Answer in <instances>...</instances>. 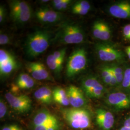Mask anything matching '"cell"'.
<instances>
[{
    "mask_svg": "<svg viewBox=\"0 0 130 130\" xmlns=\"http://www.w3.org/2000/svg\"><path fill=\"white\" fill-rule=\"evenodd\" d=\"M52 35L45 29H36L30 33L25 43V51L28 57L34 58L44 53L49 47Z\"/></svg>",
    "mask_w": 130,
    "mask_h": 130,
    "instance_id": "1",
    "label": "cell"
},
{
    "mask_svg": "<svg viewBox=\"0 0 130 130\" xmlns=\"http://www.w3.org/2000/svg\"><path fill=\"white\" fill-rule=\"evenodd\" d=\"M84 31L77 24L69 23L63 24L56 34L54 39L55 42L63 44H79L84 42Z\"/></svg>",
    "mask_w": 130,
    "mask_h": 130,
    "instance_id": "2",
    "label": "cell"
},
{
    "mask_svg": "<svg viewBox=\"0 0 130 130\" xmlns=\"http://www.w3.org/2000/svg\"><path fill=\"white\" fill-rule=\"evenodd\" d=\"M65 121L70 127L76 129L88 128L91 126V119L87 110L82 108H69L62 110Z\"/></svg>",
    "mask_w": 130,
    "mask_h": 130,
    "instance_id": "3",
    "label": "cell"
},
{
    "mask_svg": "<svg viewBox=\"0 0 130 130\" xmlns=\"http://www.w3.org/2000/svg\"><path fill=\"white\" fill-rule=\"evenodd\" d=\"M87 54L85 50L78 48L70 55L66 66V75L73 78L85 70L87 65Z\"/></svg>",
    "mask_w": 130,
    "mask_h": 130,
    "instance_id": "4",
    "label": "cell"
},
{
    "mask_svg": "<svg viewBox=\"0 0 130 130\" xmlns=\"http://www.w3.org/2000/svg\"><path fill=\"white\" fill-rule=\"evenodd\" d=\"M95 51L99 58L104 62L121 60L124 58V54L121 50L107 43H98Z\"/></svg>",
    "mask_w": 130,
    "mask_h": 130,
    "instance_id": "5",
    "label": "cell"
},
{
    "mask_svg": "<svg viewBox=\"0 0 130 130\" xmlns=\"http://www.w3.org/2000/svg\"><path fill=\"white\" fill-rule=\"evenodd\" d=\"M5 98L12 108L19 113L27 112L31 107V100L26 95L15 96L12 93H7Z\"/></svg>",
    "mask_w": 130,
    "mask_h": 130,
    "instance_id": "6",
    "label": "cell"
},
{
    "mask_svg": "<svg viewBox=\"0 0 130 130\" xmlns=\"http://www.w3.org/2000/svg\"><path fill=\"white\" fill-rule=\"evenodd\" d=\"M26 69L34 79L38 80H54L45 66L41 62H28L26 64Z\"/></svg>",
    "mask_w": 130,
    "mask_h": 130,
    "instance_id": "7",
    "label": "cell"
},
{
    "mask_svg": "<svg viewBox=\"0 0 130 130\" xmlns=\"http://www.w3.org/2000/svg\"><path fill=\"white\" fill-rule=\"evenodd\" d=\"M109 106L116 109H123L130 107V95L122 92L109 93L106 100Z\"/></svg>",
    "mask_w": 130,
    "mask_h": 130,
    "instance_id": "8",
    "label": "cell"
},
{
    "mask_svg": "<svg viewBox=\"0 0 130 130\" xmlns=\"http://www.w3.org/2000/svg\"><path fill=\"white\" fill-rule=\"evenodd\" d=\"M35 15L38 20L43 24H54L62 19L60 12L46 7H40L36 10Z\"/></svg>",
    "mask_w": 130,
    "mask_h": 130,
    "instance_id": "9",
    "label": "cell"
},
{
    "mask_svg": "<svg viewBox=\"0 0 130 130\" xmlns=\"http://www.w3.org/2000/svg\"><path fill=\"white\" fill-rule=\"evenodd\" d=\"M70 105L72 107L82 108L86 104V99L83 91L77 86L71 85L66 90Z\"/></svg>",
    "mask_w": 130,
    "mask_h": 130,
    "instance_id": "10",
    "label": "cell"
},
{
    "mask_svg": "<svg viewBox=\"0 0 130 130\" xmlns=\"http://www.w3.org/2000/svg\"><path fill=\"white\" fill-rule=\"evenodd\" d=\"M96 122L102 130H110L114 124L112 113L106 109L98 108L96 111Z\"/></svg>",
    "mask_w": 130,
    "mask_h": 130,
    "instance_id": "11",
    "label": "cell"
},
{
    "mask_svg": "<svg viewBox=\"0 0 130 130\" xmlns=\"http://www.w3.org/2000/svg\"><path fill=\"white\" fill-rule=\"evenodd\" d=\"M108 12L112 17L117 19H130V3L121 1L111 5Z\"/></svg>",
    "mask_w": 130,
    "mask_h": 130,
    "instance_id": "12",
    "label": "cell"
},
{
    "mask_svg": "<svg viewBox=\"0 0 130 130\" xmlns=\"http://www.w3.org/2000/svg\"><path fill=\"white\" fill-rule=\"evenodd\" d=\"M58 124H60L58 119L50 112L45 109L37 112L33 119V126Z\"/></svg>",
    "mask_w": 130,
    "mask_h": 130,
    "instance_id": "13",
    "label": "cell"
},
{
    "mask_svg": "<svg viewBox=\"0 0 130 130\" xmlns=\"http://www.w3.org/2000/svg\"><path fill=\"white\" fill-rule=\"evenodd\" d=\"M35 98L41 103L50 105L53 102V94L51 89L48 86H42L34 93Z\"/></svg>",
    "mask_w": 130,
    "mask_h": 130,
    "instance_id": "14",
    "label": "cell"
},
{
    "mask_svg": "<svg viewBox=\"0 0 130 130\" xmlns=\"http://www.w3.org/2000/svg\"><path fill=\"white\" fill-rule=\"evenodd\" d=\"M81 86L84 92L93 89L106 91L102 84L97 78L94 77L90 76L84 78L81 82Z\"/></svg>",
    "mask_w": 130,
    "mask_h": 130,
    "instance_id": "15",
    "label": "cell"
},
{
    "mask_svg": "<svg viewBox=\"0 0 130 130\" xmlns=\"http://www.w3.org/2000/svg\"><path fill=\"white\" fill-rule=\"evenodd\" d=\"M10 15L31 11V7L27 2L24 1L14 0L10 2Z\"/></svg>",
    "mask_w": 130,
    "mask_h": 130,
    "instance_id": "16",
    "label": "cell"
},
{
    "mask_svg": "<svg viewBox=\"0 0 130 130\" xmlns=\"http://www.w3.org/2000/svg\"><path fill=\"white\" fill-rule=\"evenodd\" d=\"M34 79L28 74L22 73L19 75L16 80V84L19 88L29 89L32 88L35 85Z\"/></svg>",
    "mask_w": 130,
    "mask_h": 130,
    "instance_id": "17",
    "label": "cell"
},
{
    "mask_svg": "<svg viewBox=\"0 0 130 130\" xmlns=\"http://www.w3.org/2000/svg\"><path fill=\"white\" fill-rule=\"evenodd\" d=\"M54 101L63 106L70 105L66 90L61 87H56L53 91Z\"/></svg>",
    "mask_w": 130,
    "mask_h": 130,
    "instance_id": "18",
    "label": "cell"
},
{
    "mask_svg": "<svg viewBox=\"0 0 130 130\" xmlns=\"http://www.w3.org/2000/svg\"><path fill=\"white\" fill-rule=\"evenodd\" d=\"M18 68V62L14 58L0 64V75L1 78L6 77L12 73Z\"/></svg>",
    "mask_w": 130,
    "mask_h": 130,
    "instance_id": "19",
    "label": "cell"
},
{
    "mask_svg": "<svg viewBox=\"0 0 130 130\" xmlns=\"http://www.w3.org/2000/svg\"><path fill=\"white\" fill-rule=\"evenodd\" d=\"M63 63L56 60L52 54L49 55L47 57V65L54 74L56 76H59L60 75L62 70Z\"/></svg>",
    "mask_w": 130,
    "mask_h": 130,
    "instance_id": "20",
    "label": "cell"
},
{
    "mask_svg": "<svg viewBox=\"0 0 130 130\" xmlns=\"http://www.w3.org/2000/svg\"><path fill=\"white\" fill-rule=\"evenodd\" d=\"M32 11H28L11 15L13 21L16 23L24 24L28 21L31 18Z\"/></svg>",
    "mask_w": 130,
    "mask_h": 130,
    "instance_id": "21",
    "label": "cell"
},
{
    "mask_svg": "<svg viewBox=\"0 0 130 130\" xmlns=\"http://www.w3.org/2000/svg\"><path fill=\"white\" fill-rule=\"evenodd\" d=\"M71 0H54L51 1L54 8L57 12H63L67 9L72 3Z\"/></svg>",
    "mask_w": 130,
    "mask_h": 130,
    "instance_id": "22",
    "label": "cell"
},
{
    "mask_svg": "<svg viewBox=\"0 0 130 130\" xmlns=\"http://www.w3.org/2000/svg\"><path fill=\"white\" fill-rule=\"evenodd\" d=\"M113 73L109 66L103 67L101 69V75L103 82L107 85H110Z\"/></svg>",
    "mask_w": 130,
    "mask_h": 130,
    "instance_id": "23",
    "label": "cell"
},
{
    "mask_svg": "<svg viewBox=\"0 0 130 130\" xmlns=\"http://www.w3.org/2000/svg\"><path fill=\"white\" fill-rule=\"evenodd\" d=\"M109 67L113 74L114 75L115 78H116L118 84H121L123 80L124 71L123 70L121 67L118 65H113Z\"/></svg>",
    "mask_w": 130,
    "mask_h": 130,
    "instance_id": "24",
    "label": "cell"
},
{
    "mask_svg": "<svg viewBox=\"0 0 130 130\" xmlns=\"http://www.w3.org/2000/svg\"><path fill=\"white\" fill-rule=\"evenodd\" d=\"M111 36V31L110 28L105 22H101V32L100 40L102 41H107L110 39Z\"/></svg>",
    "mask_w": 130,
    "mask_h": 130,
    "instance_id": "25",
    "label": "cell"
},
{
    "mask_svg": "<svg viewBox=\"0 0 130 130\" xmlns=\"http://www.w3.org/2000/svg\"><path fill=\"white\" fill-rule=\"evenodd\" d=\"M14 57L9 52L1 49L0 50V64L14 59Z\"/></svg>",
    "mask_w": 130,
    "mask_h": 130,
    "instance_id": "26",
    "label": "cell"
},
{
    "mask_svg": "<svg viewBox=\"0 0 130 130\" xmlns=\"http://www.w3.org/2000/svg\"><path fill=\"white\" fill-rule=\"evenodd\" d=\"M121 85L123 88L130 90V67L127 68L124 71L123 78Z\"/></svg>",
    "mask_w": 130,
    "mask_h": 130,
    "instance_id": "27",
    "label": "cell"
},
{
    "mask_svg": "<svg viewBox=\"0 0 130 130\" xmlns=\"http://www.w3.org/2000/svg\"><path fill=\"white\" fill-rule=\"evenodd\" d=\"M101 22L102 21L98 20L94 22L92 28V32L93 37L100 39L101 32Z\"/></svg>",
    "mask_w": 130,
    "mask_h": 130,
    "instance_id": "28",
    "label": "cell"
},
{
    "mask_svg": "<svg viewBox=\"0 0 130 130\" xmlns=\"http://www.w3.org/2000/svg\"><path fill=\"white\" fill-rule=\"evenodd\" d=\"M105 92V91L93 89L90 90L85 92V94L89 98H101Z\"/></svg>",
    "mask_w": 130,
    "mask_h": 130,
    "instance_id": "29",
    "label": "cell"
},
{
    "mask_svg": "<svg viewBox=\"0 0 130 130\" xmlns=\"http://www.w3.org/2000/svg\"><path fill=\"white\" fill-rule=\"evenodd\" d=\"M66 51H67L66 48H64L60 50H58L57 51L54 52L52 54V55L56 58V60L63 63L65 59L66 54Z\"/></svg>",
    "mask_w": 130,
    "mask_h": 130,
    "instance_id": "30",
    "label": "cell"
},
{
    "mask_svg": "<svg viewBox=\"0 0 130 130\" xmlns=\"http://www.w3.org/2000/svg\"><path fill=\"white\" fill-rule=\"evenodd\" d=\"M60 124L33 126V130H60Z\"/></svg>",
    "mask_w": 130,
    "mask_h": 130,
    "instance_id": "31",
    "label": "cell"
},
{
    "mask_svg": "<svg viewBox=\"0 0 130 130\" xmlns=\"http://www.w3.org/2000/svg\"><path fill=\"white\" fill-rule=\"evenodd\" d=\"M75 8H81L90 10L91 5L88 1L84 0H80L76 2L72 5V6Z\"/></svg>",
    "mask_w": 130,
    "mask_h": 130,
    "instance_id": "32",
    "label": "cell"
},
{
    "mask_svg": "<svg viewBox=\"0 0 130 130\" xmlns=\"http://www.w3.org/2000/svg\"><path fill=\"white\" fill-rule=\"evenodd\" d=\"M90 10L81 8H75L71 7V12L74 14L80 15H84L88 13Z\"/></svg>",
    "mask_w": 130,
    "mask_h": 130,
    "instance_id": "33",
    "label": "cell"
},
{
    "mask_svg": "<svg viewBox=\"0 0 130 130\" xmlns=\"http://www.w3.org/2000/svg\"><path fill=\"white\" fill-rule=\"evenodd\" d=\"M7 111V108L3 99H1L0 101V118H3L5 116Z\"/></svg>",
    "mask_w": 130,
    "mask_h": 130,
    "instance_id": "34",
    "label": "cell"
},
{
    "mask_svg": "<svg viewBox=\"0 0 130 130\" xmlns=\"http://www.w3.org/2000/svg\"><path fill=\"white\" fill-rule=\"evenodd\" d=\"M123 35L125 39L130 41V24L126 25L123 28Z\"/></svg>",
    "mask_w": 130,
    "mask_h": 130,
    "instance_id": "35",
    "label": "cell"
},
{
    "mask_svg": "<svg viewBox=\"0 0 130 130\" xmlns=\"http://www.w3.org/2000/svg\"><path fill=\"white\" fill-rule=\"evenodd\" d=\"M10 39L9 37L5 34L1 33L0 34V44L6 45L10 43Z\"/></svg>",
    "mask_w": 130,
    "mask_h": 130,
    "instance_id": "36",
    "label": "cell"
},
{
    "mask_svg": "<svg viewBox=\"0 0 130 130\" xmlns=\"http://www.w3.org/2000/svg\"><path fill=\"white\" fill-rule=\"evenodd\" d=\"M1 130H23L17 124H10L5 126L2 128Z\"/></svg>",
    "mask_w": 130,
    "mask_h": 130,
    "instance_id": "37",
    "label": "cell"
},
{
    "mask_svg": "<svg viewBox=\"0 0 130 130\" xmlns=\"http://www.w3.org/2000/svg\"><path fill=\"white\" fill-rule=\"evenodd\" d=\"M6 11L4 6L1 5L0 6V23H2L4 22L5 18Z\"/></svg>",
    "mask_w": 130,
    "mask_h": 130,
    "instance_id": "38",
    "label": "cell"
},
{
    "mask_svg": "<svg viewBox=\"0 0 130 130\" xmlns=\"http://www.w3.org/2000/svg\"><path fill=\"white\" fill-rule=\"evenodd\" d=\"M123 126L125 127H130V117H129L128 119H127L125 121H124Z\"/></svg>",
    "mask_w": 130,
    "mask_h": 130,
    "instance_id": "39",
    "label": "cell"
},
{
    "mask_svg": "<svg viewBox=\"0 0 130 130\" xmlns=\"http://www.w3.org/2000/svg\"><path fill=\"white\" fill-rule=\"evenodd\" d=\"M126 53L128 56L129 59L130 60V47L128 46L126 48Z\"/></svg>",
    "mask_w": 130,
    "mask_h": 130,
    "instance_id": "40",
    "label": "cell"
},
{
    "mask_svg": "<svg viewBox=\"0 0 130 130\" xmlns=\"http://www.w3.org/2000/svg\"><path fill=\"white\" fill-rule=\"evenodd\" d=\"M120 130H130V127H125V126H123L121 128Z\"/></svg>",
    "mask_w": 130,
    "mask_h": 130,
    "instance_id": "41",
    "label": "cell"
},
{
    "mask_svg": "<svg viewBox=\"0 0 130 130\" xmlns=\"http://www.w3.org/2000/svg\"><path fill=\"white\" fill-rule=\"evenodd\" d=\"M42 3H48V2H49V1H48V0H47V1H41Z\"/></svg>",
    "mask_w": 130,
    "mask_h": 130,
    "instance_id": "42",
    "label": "cell"
},
{
    "mask_svg": "<svg viewBox=\"0 0 130 130\" xmlns=\"http://www.w3.org/2000/svg\"></svg>",
    "mask_w": 130,
    "mask_h": 130,
    "instance_id": "43",
    "label": "cell"
}]
</instances>
